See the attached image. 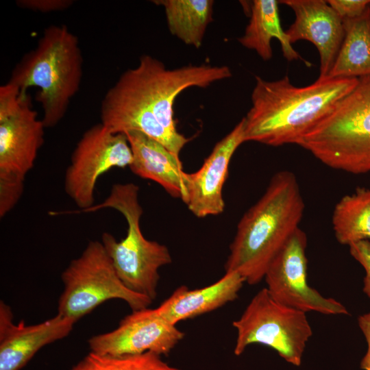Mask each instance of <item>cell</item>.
<instances>
[{
	"label": "cell",
	"instance_id": "cell-3",
	"mask_svg": "<svg viewBox=\"0 0 370 370\" xmlns=\"http://www.w3.org/2000/svg\"><path fill=\"white\" fill-rule=\"evenodd\" d=\"M82 73L77 37L64 25H51L16 64L8 82L22 92L38 88L35 98L42 108V121L45 127H52L64 118L79 91Z\"/></svg>",
	"mask_w": 370,
	"mask_h": 370
},
{
	"label": "cell",
	"instance_id": "cell-13",
	"mask_svg": "<svg viewBox=\"0 0 370 370\" xmlns=\"http://www.w3.org/2000/svg\"><path fill=\"white\" fill-rule=\"evenodd\" d=\"M245 142L243 118L214 147L197 171L186 173V199L188 210L197 217L218 215L224 211L223 188L230 160Z\"/></svg>",
	"mask_w": 370,
	"mask_h": 370
},
{
	"label": "cell",
	"instance_id": "cell-27",
	"mask_svg": "<svg viewBox=\"0 0 370 370\" xmlns=\"http://www.w3.org/2000/svg\"><path fill=\"white\" fill-rule=\"evenodd\" d=\"M358 323L367 345L366 354L360 361V368L370 370V311L360 315L358 319Z\"/></svg>",
	"mask_w": 370,
	"mask_h": 370
},
{
	"label": "cell",
	"instance_id": "cell-15",
	"mask_svg": "<svg viewBox=\"0 0 370 370\" xmlns=\"http://www.w3.org/2000/svg\"><path fill=\"white\" fill-rule=\"evenodd\" d=\"M291 8L295 20L285 31L292 44L299 40L312 42L320 56L319 79L325 78L330 71L343 40V20L323 0H283Z\"/></svg>",
	"mask_w": 370,
	"mask_h": 370
},
{
	"label": "cell",
	"instance_id": "cell-22",
	"mask_svg": "<svg viewBox=\"0 0 370 370\" xmlns=\"http://www.w3.org/2000/svg\"><path fill=\"white\" fill-rule=\"evenodd\" d=\"M70 370H180L153 352L111 356L90 352Z\"/></svg>",
	"mask_w": 370,
	"mask_h": 370
},
{
	"label": "cell",
	"instance_id": "cell-4",
	"mask_svg": "<svg viewBox=\"0 0 370 370\" xmlns=\"http://www.w3.org/2000/svg\"><path fill=\"white\" fill-rule=\"evenodd\" d=\"M227 66L188 65L166 69L149 55L125 71L105 97L154 117L172 134H177L173 105L176 97L190 87L206 88L232 76Z\"/></svg>",
	"mask_w": 370,
	"mask_h": 370
},
{
	"label": "cell",
	"instance_id": "cell-16",
	"mask_svg": "<svg viewBox=\"0 0 370 370\" xmlns=\"http://www.w3.org/2000/svg\"><path fill=\"white\" fill-rule=\"evenodd\" d=\"M124 134L132 152L131 171L142 178L154 181L171 196L185 202L186 173L180 157L140 132L132 130Z\"/></svg>",
	"mask_w": 370,
	"mask_h": 370
},
{
	"label": "cell",
	"instance_id": "cell-10",
	"mask_svg": "<svg viewBox=\"0 0 370 370\" xmlns=\"http://www.w3.org/2000/svg\"><path fill=\"white\" fill-rule=\"evenodd\" d=\"M46 128L31 97L9 82L0 86V173L23 176L34 166Z\"/></svg>",
	"mask_w": 370,
	"mask_h": 370
},
{
	"label": "cell",
	"instance_id": "cell-9",
	"mask_svg": "<svg viewBox=\"0 0 370 370\" xmlns=\"http://www.w3.org/2000/svg\"><path fill=\"white\" fill-rule=\"evenodd\" d=\"M132 160L124 133H113L101 123L95 125L84 133L73 151L64 190L79 210L89 208L99 177L112 169L130 166Z\"/></svg>",
	"mask_w": 370,
	"mask_h": 370
},
{
	"label": "cell",
	"instance_id": "cell-1",
	"mask_svg": "<svg viewBox=\"0 0 370 370\" xmlns=\"http://www.w3.org/2000/svg\"><path fill=\"white\" fill-rule=\"evenodd\" d=\"M360 78L317 79L293 85L287 75L275 81L256 76L251 107L245 117V140L273 147L297 145L358 84Z\"/></svg>",
	"mask_w": 370,
	"mask_h": 370
},
{
	"label": "cell",
	"instance_id": "cell-18",
	"mask_svg": "<svg viewBox=\"0 0 370 370\" xmlns=\"http://www.w3.org/2000/svg\"><path fill=\"white\" fill-rule=\"evenodd\" d=\"M279 3L276 0L252 1L249 23L244 34L238 40L244 47L254 50L262 60H269L273 54L271 42L273 38H276L281 44L283 56L286 60L301 59L309 65L292 47L282 28Z\"/></svg>",
	"mask_w": 370,
	"mask_h": 370
},
{
	"label": "cell",
	"instance_id": "cell-2",
	"mask_svg": "<svg viewBox=\"0 0 370 370\" xmlns=\"http://www.w3.org/2000/svg\"><path fill=\"white\" fill-rule=\"evenodd\" d=\"M305 209L297 179L283 170L242 217L230 247L225 272H236L250 285L258 284L278 254L299 228Z\"/></svg>",
	"mask_w": 370,
	"mask_h": 370
},
{
	"label": "cell",
	"instance_id": "cell-23",
	"mask_svg": "<svg viewBox=\"0 0 370 370\" xmlns=\"http://www.w3.org/2000/svg\"><path fill=\"white\" fill-rule=\"evenodd\" d=\"M25 176L0 173V217L3 218L17 204L24 190Z\"/></svg>",
	"mask_w": 370,
	"mask_h": 370
},
{
	"label": "cell",
	"instance_id": "cell-8",
	"mask_svg": "<svg viewBox=\"0 0 370 370\" xmlns=\"http://www.w3.org/2000/svg\"><path fill=\"white\" fill-rule=\"evenodd\" d=\"M234 353L241 355L252 344L273 349L286 362L299 367L312 335L305 312L276 301L264 288L251 299L239 319Z\"/></svg>",
	"mask_w": 370,
	"mask_h": 370
},
{
	"label": "cell",
	"instance_id": "cell-11",
	"mask_svg": "<svg viewBox=\"0 0 370 370\" xmlns=\"http://www.w3.org/2000/svg\"><path fill=\"white\" fill-rule=\"evenodd\" d=\"M306 234L299 227L269 264L264 279L278 303L305 313L349 314L345 306L308 285Z\"/></svg>",
	"mask_w": 370,
	"mask_h": 370
},
{
	"label": "cell",
	"instance_id": "cell-28",
	"mask_svg": "<svg viewBox=\"0 0 370 370\" xmlns=\"http://www.w3.org/2000/svg\"><path fill=\"white\" fill-rule=\"evenodd\" d=\"M369 8H370V5H369Z\"/></svg>",
	"mask_w": 370,
	"mask_h": 370
},
{
	"label": "cell",
	"instance_id": "cell-20",
	"mask_svg": "<svg viewBox=\"0 0 370 370\" xmlns=\"http://www.w3.org/2000/svg\"><path fill=\"white\" fill-rule=\"evenodd\" d=\"M163 6L171 34L187 45L201 47L208 25L212 21L214 1L158 0Z\"/></svg>",
	"mask_w": 370,
	"mask_h": 370
},
{
	"label": "cell",
	"instance_id": "cell-17",
	"mask_svg": "<svg viewBox=\"0 0 370 370\" xmlns=\"http://www.w3.org/2000/svg\"><path fill=\"white\" fill-rule=\"evenodd\" d=\"M245 282L236 272H225L216 282L196 289L183 285L156 308L168 321L176 325L180 321L215 310L234 301Z\"/></svg>",
	"mask_w": 370,
	"mask_h": 370
},
{
	"label": "cell",
	"instance_id": "cell-5",
	"mask_svg": "<svg viewBox=\"0 0 370 370\" xmlns=\"http://www.w3.org/2000/svg\"><path fill=\"white\" fill-rule=\"evenodd\" d=\"M138 190L133 183L115 184L102 203L79 212H92L109 208L123 215L127 224L125 237L118 241L111 234L104 232L101 242L125 286L153 301L158 294L159 269L172 259L166 246L147 239L142 233L143 208Z\"/></svg>",
	"mask_w": 370,
	"mask_h": 370
},
{
	"label": "cell",
	"instance_id": "cell-25",
	"mask_svg": "<svg viewBox=\"0 0 370 370\" xmlns=\"http://www.w3.org/2000/svg\"><path fill=\"white\" fill-rule=\"evenodd\" d=\"M327 2L342 20L362 15L370 5V0H328Z\"/></svg>",
	"mask_w": 370,
	"mask_h": 370
},
{
	"label": "cell",
	"instance_id": "cell-7",
	"mask_svg": "<svg viewBox=\"0 0 370 370\" xmlns=\"http://www.w3.org/2000/svg\"><path fill=\"white\" fill-rule=\"evenodd\" d=\"M61 279L64 290L58 299V314L77 321L110 299L125 301L132 311L149 308L153 302L125 286L98 241L88 243L62 272Z\"/></svg>",
	"mask_w": 370,
	"mask_h": 370
},
{
	"label": "cell",
	"instance_id": "cell-6",
	"mask_svg": "<svg viewBox=\"0 0 370 370\" xmlns=\"http://www.w3.org/2000/svg\"><path fill=\"white\" fill-rule=\"evenodd\" d=\"M299 146L325 165L353 174L370 172V76L307 133Z\"/></svg>",
	"mask_w": 370,
	"mask_h": 370
},
{
	"label": "cell",
	"instance_id": "cell-26",
	"mask_svg": "<svg viewBox=\"0 0 370 370\" xmlns=\"http://www.w3.org/2000/svg\"><path fill=\"white\" fill-rule=\"evenodd\" d=\"M74 3L72 0H18L16 5L23 9L48 13L69 8Z\"/></svg>",
	"mask_w": 370,
	"mask_h": 370
},
{
	"label": "cell",
	"instance_id": "cell-12",
	"mask_svg": "<svg viewBox=\"0 0 370 370\" xmlns=\"http://www.w3.org/2000/svg\"><path fill=\"white\" fill-rule=\"evenodd\" d=\"M185 334L164 319L156 308L134 310L111 332L88 339L90 352L123 356L153 352L168 356Z\"/></svg>",
	"mask_w": 370,
	"mask_h": 370
},
{
	"label": "cell",
	"instance_id": "cell-24",
	"mask_svg": "<svg viewBox=\"0 0 370 370\" xmlns=\"http://www.w3.org/2000/svg\"><path fill=\"white\" fill-rule=\"evenodd\" d=\"M350 255L363 267V293L370 298V241H360L349 245Z\"/></svg>",
	"mask_w": 370,
	"mask_h": 370
},
{
	"label": "cell",
	"instance_id": "cell-21",
	"mask_svg": "<svg viewBox=\"0 0 370 370\" xmlns=\"http://www.w3.org/2000/svg\"><path fill=\"white\" fill-rule=\"evenodd\" d=\"M332 228L337 241L345 245L370 240V188L358 187L335 205Z\"/></svg>",
	"mask_w": 370,
	"mask_h": 370
},
{
	"label": "cell",
	"instance_id": "cell-14",
	"mask_svg": "<svg viewBox=\"0 0 370 370\" xmlns=\"http://www.w3.org/2000/svg\"><path fill=\"white\" fill-rule=\"evenodd\" d=\"M10 307L0 301V370H20L43 347L67 336L77 322L57 314L42 323L15 324Z\"/></svg>",
	"mask_w": 370,
	"mask_h": 370
},
{
	"label": "cell",
	"instance_id": "cell-19",
	"mask_svg": "<svg viewBox=\"0 0 370 370\" xmlns=\"http://www.w3.org/2000/svg\"><path fill=\"white\" fill-rule=\"evenodd\" d=\"M344 36L325 78L370 76V8L360 16L343 20Z\"/></svg>",
	"mask_w": 370,
	"mask_h": 370
}]
</instances>
